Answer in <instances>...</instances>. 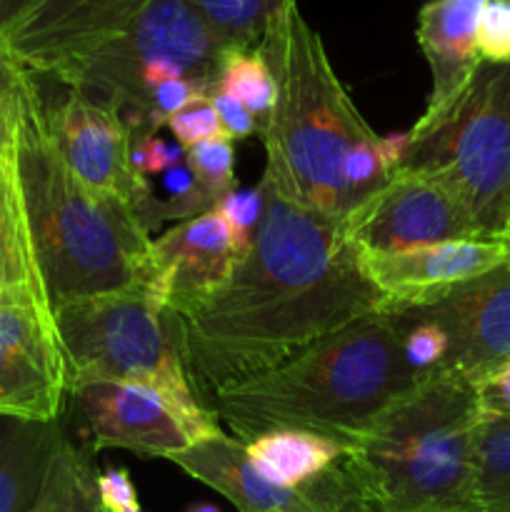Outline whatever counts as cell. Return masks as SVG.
I'll list each match as a JSON object with an SVG mask.
<instances>
[{
  "label": "cell",
  "mask_w": 510,
  "mask_h": 512,
  "mask_svg": "<svg viewBox=\"0 0 510 512\" xmlns=\"http://www.w3.org/2000/svg\"><path fill=\"white\" fill-rule=\"evenodd\" d=\"M60 438L58 423H15L0 438V512H30Z\"/></svg>",
  "instance_id": "19"
},
{
  "label": "cell",
  "mask_w": 510,
  "mask_h": 512,
  "mask_svg": "<svg viewBox=\"0 0 510 512\" xmlns=\"http://www.w3.org/2000/svg\"><path fill=\"white\" fill-rule=\"evenodd\" d=\"M8 303H25V305H33V300L28 298V295L20 290V285L15 283L13 275L8 273V268L3 265V260H0V305H8ZM35 308V305H33ZM38 310V308H35ZM40 313V310H38ZM43 315V313H40ZM50 320V318H48Z\"/></svg>",
  "instance_id": "36"
},
{
  "label": "cell",
  "mask_w": 510,
  "mask_h": 512,
  "mask_svg": "<svg viewBox=\"0 0 510 512\" xmlns=\"http://www.w3.org/2000/svg\"><path fill=\"white\" fill-rule=\"evenodd\" d=\"M405 333L400 313L365 315L278 368L213 390V413L243 445L270 430H305L348 455L375 415L423 375L405 360Z\"/></svg>",
  "instance_id": "2"
},
{
  "label": "cell",
  "mask_w": 510,
  "mask_h": 512,
  "mask_svg": "<svg viewBox=\"0 0 510 512\" xmlns=\"http://www.w3.org/2000/svg\"><path fill=\"white\" fill-rule=\"evenodd\" d=\"M478 393L485 410L510 415V360L480 380Z\"/></svg>",
  "instance_id": "34"
},
{
  "label": "cell",
  "mask_w": 510,
  "mask_h": 512,
  "mask_svg": "<svg viewBox=\"0 0 510 512\" xmlns=\"http://www.w3.org/2000/svg\"><path fill=\"white\" fill-rule=\"evenodd\" d=\"M165 128L173 133L175 143L183 145V148L205 143V140L230 138L228 130L223 128V123H220L218 113H215V108L210 105L208 98L195 100L193 105H188V108H183L180 113H175L173 118H168Z\"/></svg>",
  "instance_id": "29"
},
{
  "label": "cell",
  "mask_w": 510,
  "mask_h": 512,
  "mask_svg": "<svg viewBox=\"0 0 510 512\" xmlns=\"http://www.w3.org/2000/svg\"><path fill=\"white\" fill-rule=\"evenodd\" d=\"M140 512H148V510H140Z\"/></svg>",
  "instance_id": "39"
},
{
  "label": "cell",
  "mask_w": 510,
  "mask_h": 512,
  "mask_svg": "<svg viewBox=\"0 0 510 512\" xmlns=\"http://www.w3.org/2000/svg\"><path fill=\"white\" fill-rule=\"evenodd\" d=\"M68 393L53 320L33 305H0V418L58 423Z\"/></svg>",
  "instance_id": "13"
},
{
  "label": "cell",
  "mask_w": 510,
  "mask_h": 512,
  "mask_svg": "<svg viewBox=\"0 0 510 512\" xmlns=\"http://www.w3.org/2000/svg\"><path fill=\"white\" fill-rule=\"evenodd\" d=\"M478 383L435 368L375 415L340 460L360 512L475 510Z\"/></svg>",
  "instance_id": "4"
},
{
  "label": "cell",
  "mask_w": 510,
  "mask_h": 512,
  "mask_svg": "<svg viewBox=\"0 0 510 512\" xmlns=\"http://www.w3.org/2000/svg\"><path fill=\"white\" fill-rule=\"evenodd\" d=\"M48 125L73 173L95 193L125 203L138 215L150 180L133 168V130L115 108L70 90L53 110Z\"/></svg>",
  "instance_id": "14"
},
{
  "label": "cell",
  "mask_w": 510,
  "mask_h": 512,
  "mask_svg": "<svg viewBox=\"0 0 510 512\" xmlns=\"http://www.w3.org/2000/svg\"><path fill=\"white\" fill-rule=\"evenodd\" d=\"M35 0H0V40L10 33L15 23L33 8Z\"/></svg>",
  "instance_id": "35"
},
{
  "label": "cell",
  "mask_w": 510,
  "mask_h": 512,
  "mask_svg": "<svg viewBox=\"0 0 510 512\" xmlns=\"http://www.w3.org/2000/svg\"><path fill=\"white\" fill-rule=\"evenodd\" d=\"M483 5L485 0H428L418 10L415 38L430 68V93L423 115L408 130L410 135L433 128L483 63L478 55Z\"/></svg>",
  "instance_id": "18"
},
{
  "label": "cell",
  "mask_w": 510,
  "mask_h": 512,
  "mask_svg": "<svg viewBox=\"0 0 510 512\" xmlns=\"http://www.w3.org/2000/svg\"><path fill=\"white\" fill-rule=\"evenodd\" d=\"M475 510L510 512V415L485 410L475 433Z\"/></svg>",
  "instance_id": "22"
},
{
  "label": "cell",
  "mask_w": 510,
  "mask_h": 512,
  "mask_svg": "<svg viewBox=\"0 0 510 512\" xmlns=\"http://www.w3.org/2000/svg\"><path fill=\"white\" fill-rule=\"evenodd\" d=\"M213 88L240 100L248 108V113L253 115L260 130L273 118L275 100H278V83H275V75L270 70L268 60H265V55L258 48L225 50L218 80H215Z\"/></svg>",
  "instance_id": "24"
},
{
  "label": "cell",
  "mask_w": 510,
  "mask_h": 512,
  "mask_svg": "<svg viewBox=\"0 0 510 512\" xmlns=\"http://www.w3.org/2000/svg\"><path fill=\"white\" fill-rule=\"evenodd\" d=\"M235 263L228 225L208 210L153 238L148 290L160 305L188 320L228 280Z\"/></svg>",
  "instance_id": "16"
},
{
  "label": "cell",
  "mask_w": 510,
  "mask_h": 512,
  "mask_svg": "<svg viewBox=\"0 0 510 512\" xmlns=\"http://www.w3.org/2000/svg\"><path fill=\"white\" fill-rule=\"evenodd\" d=\"M20 185L50 310L150 285V238L133 208L90 190L55 143L38 85L23 98Z\"/></svg>",
  "instance_id": "3"
},
{
  "label": "cell",
  "mask_w": 510,
  "mask_h": 512,
  "mask_svg": "<svg viewBox=\"0 0 510 512\" xmlns=\"http://www.w3.org/2000/svg\"><path fill=\"white\" fill-rule=\"evenodd\" d=\"M263 205L265 193L260 183L255 188H233L213 205L215 213L228 225L235 258L238 260L248 253L250 243H253L255 228H258L260 218H263Z\"/></svg>",
  "instance_id": "27"
},
{
  "label": "cell",
  "mask_w": 510,
  "mask_h": 512,
  "mask_svg": "<svg viewBox=\"0 0 510 512\" xmlns=\"http://www.w3.org/2000/svg\"><path fill=\"white\" fill-rule=\"evenodd\" d=\"M263 218L248 253L185 320L190 370L210 390L278 368L315 340L383 313L343 225L260 180Z\"/></svg>",
  "instance_id": "1"
},
{
  "label": "cell",
  "mask_w": 510,
  "mask_h": 512,
  "mask_svg": "<svg viewBox=\"0 0 510 512\" xmlns=\"http://www.w3.org/2000/svg\"><path fill=\"white\" fill-rule=\"evenodd\" d=\"M225 48L253 50L293 0H190Z\"/></svg>",
  "instance_id": "23"
},
{
  "label": "cell",
  "mask_w": 510,
  "mask_h": 512,
  "mask_svg": "<svg viewBox=\"0 0 510 512\" xmlns=\"http://www.w3.org/2000/svg\"><path fill=\"white\" fill-rule=\"evenodd\" d=\"M98 495L100 503L108 512H140L138 490L128 468H108L98 473Z\"/></svg>",
  "instance_id": "32"
},
{
  "label": "cell",
  "mask_w": 510,
  "mask_h": 512,
  "mask_svg": "<svg viewBox=\"0 0 510 512\" xmlns=\"http://www.w3.org/2000/svg\"><path fill=\"white\" fill-rule=\"evenodd\" d=\"M183 160L185 148L175 143V140L170 143V140L160 138L158 133L133 138V168L145 180L168 173L170 168L180 165Z\"/></svg>",
  "instance_id": "31"
},
{
  "label": "cell",
  "mask_w": 510,
  "mask_h": 512,
  "mask_svg": "<svg viewBox=\"0 0 510 512\" xmlns=\"http://www.w3.org/2000/svg\"><path fill=\"white\" fill-rule=\"evenodd\" d=\"M478 55L483 63H510V0H485L478 23Z\"/></svg>",
  "instance_id": "28"
},
{
  "label": "cell",
  "mask_w": 510,
  "mask_h": 512,
  "mask_svg": "<svg viewBox=\"0 0 510 512\" xmlns=\"http://www.w3.org/2000/svg\"><path fill=\"white\" fill-rule=\"evenodd\" d=\"M410 320L435 323L448 338L438 368L480 383L510 360V263L455 285L438 300L400 310Z\"/></svg>",
  "instance_id": "12"
},
{
  "label": "cell",
  "mask_w": 510,
  "mask_h": 512,
  "mask_svg": "<svg viewBox=\"0 0 510 512\" xmlns=\"http://www.w3.org/2000/svg\"><path fill=\"white\" fill-rule=\"evenodd\" d=\"M225 50L190 0H150L120 33L58 80L125 115L133 108L135 83L143 68L170 63L205 90H213Z\"/></svg>",
  "instance_id": "8"
},
{
  "label": "cell",
  "mask_w": 510,
  "mask_h": 512,
  "mask_svg": "<svg viewBox=\"0 0 510 512\" xmlns=\"http://www.w3.org/2000/svg\"><path fill=\"white\" fill-rule=\"evenodd\" d=\"M400 168L448 188L485 238H503L510 228V63H480L448 113L410 135Z\"/></svg>",
  "instance_id": "7"
},
{
  "label": "cell",
  "mask_w": 510,
  "mask_h": 512,
  "mask_svg": "<svg viewBox=\"0 0 510 512\" xmlns=\"http://www.w3.org/2000/svg\"><path fill=\"white\" fill-rule=\"evenodd\" d=\"M208 100H210V105L215 108V113H218L223 128L228 130V135L233 140H243V138H250L253 133H260V128H258V123H255L253 115H250L248 108H245L240 100H235L233 95L213 88L208 93Z\"/></svg>",
  "instance_id": "33"
},
{
  "label": "cell",
  "mask_w": 510,
  "mask_h": 512,
  "mask_svg": "<svg viewBox=\"0 0 510 512\" xmlns=\"http://www.w3.org/2000/svg\"><path fill=\"white\" fill-rule=\"evenodd\" d=\"M30 512H108L98 495L93 453L60 438Z\"/></svg>",
  "instance_id": "21"
},
{
  "label": "cell",
  "mask_w": 510,
  "mask_h": 512,
  "mask_svg": "<svg viewBox=\"0 0 510 512\" xmlns=\"http://www.w3.org/2000/svg\"><path fill=\"white\" fill-rule=\"evenodd\" d=\"M170 463L223 495L240 512H358L340 463L308 488H283L265 478L233 435L200 440Z\"/></svg>",
  "instance_id": "11"
},
{
  "label": "cell",
  "mask_w": 510,
  "mask_h": 512,
  "mask_svg": "<svg viewBox=\"0 0 510 512\" xmlns=\"http://www.w3.org/2000/svg\"><path fill=\"white\" fill-rule=\"evenodd\" d=\"M150 0H35L3 43L30 70L60 78L125 28Z\"/></svg>",
  "instance_id": "15"
},
{
  "label": "cell",
  "mask_w": 510,
  "mask_h": 512,
  "mask_svg": "<svg viewBox=\"0 0 510 512\" xmlns=\"http://www.w3.org/2000/svg\"><path fill=\"white\" fill-rule=\"evenodd\" d=\"M400 315L408 320L403 350L410 368L415 373H428V370L438 368L443 363L445 353H448V338H445L443 330L435 323H428V320H410L405 313Z\"/></svg>",
  "instance_id": "30"
},
{
  "label": "cell",
  "mask_w": 510,
  "mask_h": 512,
  "mask_svg": "<svg viewBox=\"0 0 510 512\" xmlns=\"http://www.w3.org/2000/svg\"><path fill=\"white\" fill-rule=\"evenodd\" d=\"M83 415L88 450L120 448L143 458L183 453L223 433L213 410L193 413L165 393L135 383H85L70 390Z\"/></svg>",
  "instance_id": "9"
},
{
  "label": "cell",
  "mask_w": 510,
  "mask_h": 512,
  "mask_svg": "<svg viewBox=\"0 0 510 512\" xmlns=\"http://www.w3.org/2000/svg\"><path fill=\"white\" fill-rule=\"evenodd\" d=\"M33 83V73L0 40V158L18 153L20 110Z\"/></svg>",
  "instance_id": "25"
},
{
  "label": "cell",
  "mask_w": 510,
  "mask_h": 512,
  "mask_svg": "<svg viewBox=\"0 0 510 512\" xmlns=\"http://www.w3.org/2000/svg\"><path fill=\"white\" fill-rule=\"evenodd\" d=\"M343 233L363 255L403 253L448 240L485 238L448 188L398 168L343 220Z\"/></svg>",
  "instance_id": "10"
},
{
  "label": "cell",
  "mask_w": 510,
  "mask_h": 512,
  "mask_svg": "<svg viewBox=\"0 0 510 512\" xmlns=\"http://www.w3.org/2000/svg\"><path fill=\"white\" fill-rule=\"evenodd\" d=\"M68 393L78 385L135 383L205 413L193 388L185 320L148 288L75 300L53 310Z\"/></svg>",
  "instance_id": "6"
},
{
  "label": "cell",
  "mask_w": 510,
  "mask_h": 512,
  "mask_svg": "<svg viewBox=\"0 0 510 512\" xmlns=\"http://www.w3.org/2000/svg\"><path fill=\"white\" fill-rule=\"evenodd\" d=\"M255 468L283 488H308L345 458L328 438L305 430H270L245 443Z\"/></svg>",
  "instance_id": "20"
},
{
  "label": "cell",
  "mask_w": 510,
  "mask_h": 512,
  "mask_svg": "<svg viewBox=\"0 0 510 512\" xmlns=\"http://www.w3.org/2000/svg\"><path fill=\"white\" fill-rule=\"evenodd\" d=\"M185 165L200 188L218 203L225 193L235 188V148L230 138L205 140L185 148Z\"/></svg>",
  "instance_id": "26"
},
{
  "label": "cell",
  "mask_w": 510,
  "mask_h": 512,
  "mask_svg": "<svg viewBox=\"0 0 510 512\" xmlns=\"http://www.w3.org/2000/svg\"><path fill=\"white\" fill-rule=\"evenodd\" d=\"M363 268L385 298V313L420 308L455 285L473 280L508 260L503 238H463L403 253L363 255Z\"/></svg>",
  "instance_id": "17"
},
{
  "label": "cell",
  "mask_w": 510,
  "mask_h": 512,
  "mask_svg": "<svg viewBox=\"0 0 510 512\" xmlns=\"http://www.w3.org/2000/svg\"><path fill=\"white\" fill-rule=\"evenodd\" d=\"M278 83L270 123L260 130L265 173L280 195L343 223L353 210L345 160L380 135L365 123L335 75L318 30L290 3L258 45Z\"/></svg>",
  "instance_id": "5"
},
{
  "label": "cell",
  "mask_w": 510,
  "mask_h": 512,
  "mask_svg": "<svg viewBox=\"0 0 510 512\" xmlns=\"http://www.w3.org/2000/svg\"><path fill=\"white\" fill-rule=\"evenodd\" d=\"M183 512H220V508H215L213 503H193V505H188Z\"/></svg>",
  "instance_id": "37"
},
{
  "label": "cell",
  "mask_w": 510,
  "mask_h": 512,
  "mask_svg": "<svg viewBox=\"0 0 510 512\" xmlns=\"http://www.w3.org/2000/svg\"><path fill=\"white\" fill-rule=\"evenodd\" d=\"M468 512H480V510H468Z\"/></svg>",
  "instance_id": "38"
}]
</instances>
